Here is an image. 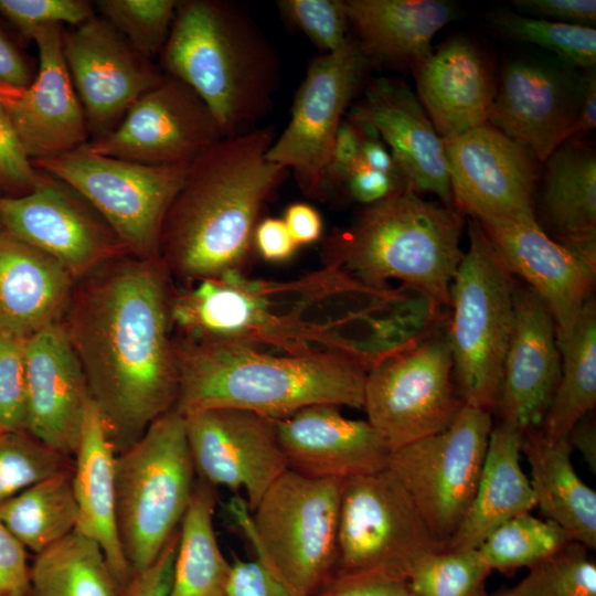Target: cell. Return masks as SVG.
<instances>
[{
	"label": "cell",
	"mask_w": 596,
	"mask_h": 596,
	"mask_svg": "<svg viewBox=\"0 0 596 596\" xmlns=\"http://www.w3.org/2000/svg\"><path fill=\"white\" fill-rule=\"evenodd\" d=\"M490 22L504 36L542 47L576 70L595 68L596 30L593 26L552 22L509 10H497Z\"/></svg>",
	"instance_id": "f35d334b"
},
{
	"label": "cell",
	"mask_w": 596,
	"mask_h": 596,
	"mask_svg": "<svg viewBox=\"0 0 596 596\" xmlns=\"http://www.w3.org/2000/svg\"><path fill=\"white\" fill-rule=\"evenodd\" d=\"M405 296L329 266L290 280L241 272L173 290L178 336L284 353L340 352L370 364L390 345L392 309Z\"/></svg>",
	"instance_id": "7a4b0ae2"
},
{
	"label": "cell",
	"mask_w": 596,
	"mask_h": 596,
	"mask_svg": "<svg viewBox=\"0 0 596 596\" xmlns=\"http://www.w3.org/2000/svg\"><path fill=\"white\" fill-rule=\"evenodd\" d=\"M32 163L76 190L130 255L160 259L162 224L189 164L149 166L97 155L83 147Z\"/></svg>",
	"instance_id": "8fae6325"
},
{
	"label": "cell",
	"mask_w": 596,
	"mask_h": 596,
	"mask_svg": "<svg viewBox=\"0 0 596 596\" xmlns=\"http://www.w3.org/2000/svg\"><path fill=\"white\" fill-rule=\"evenodd\" d=\"M478 596H504V595L501 592H499L497 594H493V595H488V594H486V592H483L482 594H480Z\"/></svg>",
	"instance_id": "6125c7cd"
},
{
	"label": "cell",
	"mask_w": 596,
	"mask_h": 596,
	"mask_svg": "<svg viewBox=\"0 0 596 596\" xmlns=\"http://www.w3.org/2000/svg\"><path fill=\"white\" fill-rule=\"evenodd\" d=\"M75 283L58 260L0 230V333L26 339L62 321Z\"/></svg>",
	"instance_id": "f1b7e54d"
},
{
	"label": "cell",
	"mask_w": 596,
	"mask_h": 596,
	"mask_svg": "<svg viewBox=\"0 0 596 596\" xmlns=\"http://www.w3.org/2000/svg\"><path fill=\"white\" fill-rule=\"evenodd\" d=\"M115 458L99 409L89 397L73 456L72 482L77 504L75 531L99 546L124 590L134 572L125 558L117 532Z\"/></svg>",
	"instance_id": "f546056e"
},
{
	"label": "cell",
	"mask_w": 596,
	"mask_h": 596,
	"mask_svg": "<svg viewBox=\"0 0 596 596\" xmlns=\"http://www.w3.org/2000/svg\"><path fill=\"white\" fill-rule=\"evenodd\" d=\"M464 215L453 205L424 200L411 190L363 206L352 223L321 245L322 266L389 288L397 279L437 306L450 305L451 284L464 253Z\"/></svg>",
	"instance_id": "8992f818"
},
{
	"label": "cell",
	"mask_w": 596,
	"mask_h": 596,
	"mask_svg": "<svg viewBox=\"0 0 596 596\" xmlns=\"http://www.w3.org/2000/svg\"><path fill=\"white\" fill-rule=\"evenodd\" d=\"M588 549L572 541L529 568L504 596H596V565Z\"/></svg>",
	"instance_id": "b9f144b4"
},
{
	"label": "cell",
	"mask_w": 596,
	"mask_h": 596,
	"mask_svg": "<svg viewBox=\"0 0 596 596\" xmlns=\"http://www.w3.org/2000/svg\"><path fill=\"white\" fill-rule=\"evenodd\" d=\"M596 127V72L595 68L582 71L577 114L571 129V138L593 130Z\"/></svg>",
	"instance_id": "91938a15"
},
{
	"label": "cell",
	"mask_w": 596,
	"mask_h": 596,
	"mask_svg": "<svg viewBox=\"0 0 596 596\" xmlns=\"http://www.w3.org/2000/svg\"><path fill=\"white\" fill-rule=\"evenodd\" d=\"M572 449L577 450L589 469L596 472V428L590 414L577 422L567 434Z\"/></svg>",
	"instance_id": "94428289"
},
{
	"label": "cell",
	"mask_w": 596,
	"mask_h": 596,
	"mask_svg": "<svg viewBox=\"0 0 596 596\" xmlns=\"http://www.w3.org/2000/svg\"><path fill=\"white\" fill-rule=\"evenodd\" d=\"M469 248L450 289L447 341L454 376L467 405L497 407L503 364L514 328V280L502 257L473 217Z\"/></svg>",
	"instance_id": "9c48e42d"
},
{
	"label": "cell",
	"mask_w": 596,
	"mask_h": 596,
	"mask_svg": "<svg viewBox=\"0 0 596 596\" xmlns=\"http://www.w3.org/2000/svg\"><path fill=\"white\" fill-rule=\"evenodd\" d=\"M492 426L490 411L465 404L446 429L390 455L387 469L441 550L470 505Z\"/></svg>",
	"instance_id": "7c38bea8"
},
{
	"label": "cell",
	"mask_w": 596,
	"mask_h": 596,
	"mask_svg": "<svg viewBox=\"0 0 596 596\" xmlns=\"http://www.w3.org/2000/svg\"><path fill=\"white\" fill-rule=\"evenodd\" d=\"M179 371L174 411L238 408L279 419L330 404L362 408L368 364L340 352L284 353L237 343L173 338Z\"/></svg>",
	"instance_id": "277c9868"
},
{
	"label": "cell",
	"mask_w": 596,
	"mask_h": 596,
	"mask_svg": "<svg viewBox=\"0 0 596 596\" xmlns=\"http://www.w3.org/2000/svg\"><path fill=\"white\" fill-rule=\"evenodd\" d=\"M541 205L555 240L596 238V152L571 138L543 162Z\"/></svg>",
	"instance_id": "d6a6232c"
},
{
	"label": "cell",
	"mask_w": 596,
	"mask_h": 596,
	"mask_svg": "<svg viewBox=\"0 0 596 596\" xmlns=\"http://www.w3.org/2000/svg\"><path fill=\"white\" fill-rule=\"evenodd\" d=\"M582 71L554 58L523 56L502 70L488 124L540 162L571 139Z\"/></svg>",
	"instance_id": "44dd1931"
},
{
	"label": "cell",
	"mask_w": 596,
	"mask_h": 596,
	"mask_svg": "<svg viewBox=\"0 0 596 596\" xmlns=\"http://www.w3.org/2000/svg\"><path fill=\"white\" fill-rule=\"evenodd\" d=\"M371 67L350 35L339 50L309 61L290 118L266 158L290 170L304 195L323 201V175L345 115L369 82Z\"/></svg>",
	"instance_id": "5bb4252c"
},
{
	"label": "cell",
	"mask_w": 596,
	"mask_h": 596,
	"mask_svg": "<svg viewBox=\"0 0 596 596\" xmlns=\"http://www.w3.org/2000/svg\"><path fill=\"white\" fill-rule=\"evenodd\" d=\"M254 246L267 262L290 259L298 245L291 237L284 220L266 217L258 222L254 232Z\"/></svg>",
	"instance_id": "9f6ffc18"
},
{
	"label": "cell",
	"mask_w": 596,
	"mask_h": 596,
	"mask_svg": "<svg viewBox=\"0 0 596 596\" xmlns=\"http://www.w3.org/2000/svg\"><path fill=\"white\" fill-rule=\"evenodd\" d=\"M178 540L179 531L151 565L132 574L123 596L169 595Z\"/></svg>",
	"instance_id": "11a10c76"
},
{
	"label": "cell",
	"mask_w": 596,
	"mask_h": 596,
	"mask_svg": "<svg viewBox=\"0 0 596 596\" xmlns=\"http://www.w3.org/2000/svg\"><path fill=\"white\" fill-rule=\"evenodd\" d=\"M478 221V220H477ZM512 275L550 310L557 339L567 334L596 283V240L562 243L538 220L478 221Z\"/></svg>",
	"instance_id": "ffe728a7"
},
{
	"label": "cell",
	"mask_w": 596,
	"mask_h": 596,
	"mask_svg": "<svg viewBox=\"0 0 596 596\" xmlns=\"http://www.w3.org/2000/svg\"><path fill=\"white\" fill-rule=\"evenodd\" d=\"M73 467L38 482L0 504V521L35 555L73 533L77 504L72 482Z\"/></svg>",
	"instance_id": "d590c367"
},
{
	"label": "cell",
	"mask_w": 596,
	"mask_h": 596,
	"mask_svg": "<svg viewBox=\"0 0 596 596\" xmlns=\"http://www.w3.org/2000/svg\"><path fill=\"white\" fill-rule=\"evenodd\" d=\"M273 125L219 140L188 167L162 224L159 258L188 286L241 272L266 201L288 170L266 158Z\"/></svg>",
	"instance_id": "3957f363"
},
{
	"label": "cell",
	"mask_w": 596,
	"mask_h": 596,
	"mask_svg": "<svg viewBox=\"0 0 596 596\" xmlns=\"http://www.w3.org/2000/svg\"><path fill=\"white\" fill-rule=\"evenodd\" d=\"M464 405L446 334L409 340L368 370L362 408L391 453L446 429Z\"/></svg>",
	"instance_id": "30bf717a"
},
{
	"label": "cell",
	"mask_w": 596,
	"mask_h": 596,
	"mask_svg": "<svg viewBox=\"0 0 596 596\" xmlns=\"http://www.w3.org/2000/svg\"><path fill=\"white\" fill-rule=\"evenodd\" d=\"M283 220L298 246L312 244L322 236V216L309 203L296 202L288 205Z\"/></svg>",
	"instance_id": "680465c9"
},
{
	"label": "cell",
	"mask_w": 596,
	"mask_h": 596,
	"mask_svg": "<svg viewBox=\"0 0 596 596\" xmlns=\"http://www.w3.org/2000/svg\"><path fill=\"white\" fill-rule=\"evenodd\" d=\"M231 564L226 596H296L257 558Z\"/></svg>",
	"instance_id": "816d5d0a"
},
{
	"label": "cell",
	"mask_w": 596,
	"mask_h": 596,
	"mask_svg": "<svg viewBox=\"0 0 596 596\" xmlns=\"http://www.w3.org/2000/svg\"><path fill=\"white\" fill-rule=\"evenodd\" d=\"M25 339L0 333V433L26 430Z\"/></svg>",
	"instance_id": "f6af8a7d"
},
{
	"label": "cell",
	"mask_w": 596,
	"mask_h": 596,
	"mask_svg": "<svg viewBox=\"0 0 596 596\" xmlns=\"http://www.w3.org/2000/svg\"><path fill=\"white\" fill-rule=\"evenodd\" d=\"M29 596H123L99 546L76 531L35 555Z\"/></svg>",
	"instance_id": "8d00e7d4"
},
{
	"label": "cell",
	"mask_w": 596,
	"mask_h": 596,
	"mask_svg": "<svg viewBox=\"0 0 596 596\" xmlns=\"http://www.w3.org/2000/svg\"><path fill=\"white\" fill-rule=\"evenodd\" d=\"M453 206L482 220H536L538 159L490 124L444 139Z\"/></svg>",
	"instance_id": "9a60e30c"
},
{
	"label": "cell",
	"mask_w": 596,
	"mask_h": 596,
	"mask_svg": "<svg viewBox=\"0 0 596 596\" xmlns=\"http://www.w3.org/2000/svg\"><path fill=\"white\" fill-rule=\"evenodd\" d=\"M567 436L552 439L540 429L523 434L522 453L530 485L545 519L563 528L573 541L596 547V492L576 472Z\"/></svg>",
	"instance_id": "1f68e13d"
},
{
	"label": "cell",
	"mask_w": 596,
	"mask_h": 596,
	"mask_svg": "<svg viewBox=\"0 0 596 596\" xmlns=\"http://www.w3.org/2000/svg\"><path fill=\"white\" fill-rule=\"evenodd\" d=\"M171 292L160 259L124 255L76 280L61 321L116 455L174 408Z\"/></svg>",
	"instance_id": "6da1fadb"
},
{
	"label": "cell",
	"mask_w": 596,
	"mask_h": 596,
	"mask_svg": "<svg viewBox=\"0 0 596 596\" xmlns=\"http://www.w3.org/2000/svg\"><path fill=\"white\" fill-rule=\"evenodd\" d=\"M572 541L555 522L523 512L494 529L477 550L491 572H509L530 568Z\"/></svg>",
	"instance_id": "74e56055"
},
{
	"label": "cell",
	"mask_w": 596,
	"mask_h": 596,
	"mask_svg": "<svg viewBox=\"0 0 596 596\" xmlns=\"http://www.w3.org/2000/svg\"><path fill=\"white\" fill-rule=\"evenodd\" d=\"M195 482L184 416L174 409L116 455L117 532L134 573L151 565L179 531Z\"/></svg>",
	"instance_id": "ba28073f"
},
{
	"label": "cell",
	"mask_w": 596,
	"mask_h": 596,
	"mask_svg": "<svg viewBox=\"0 0 596 596\" xmlns=\"http://www.w3.org/2000/svg\"><path fill=\"white\" fill-rule=\"evenodd\" d=\"M440 550L387 468L343 480L338 572H374L406 579L421 558Z\"/></svg>",
	"instance_id": "4fadbf2b"
},
{
	"label": "cell",
	"mask_w": 596,
	"mask_h": 596,
	"mask_svg": "<svg viewBox=\"0 0 596 596\" xmlns=\"http://www.w3.org/2000/svg\"><path fill=\"white\" fill-rule=\"evenodd\" d=\"M412 73L415 94L443 140L488 123L497 84L485 54L469 39H448Z\"/></svg>",
	"instance_id": "4316f807"
},
{
	"label": "cell",
	"mask_w": 596,
	"mask_h": 596,
	"mask_svg": "<svg viewBox=\"0 0 596 596\" xmlns=\"http://www.w3.org/2000/svg\"><path fill=\"white\" fill-rule=\"evenodd\" d=\"M490 573L477 549L440 550L421 558L406 582L414 596H478Z\"/></svg>",
	"instance_id": "ab89813d"
},
{
	"label": "cell",
	"mask_w": 596,
	"mask_h": 596,
	"mask_svg": "<svg viewBox=\"0 0 596 596\" xmlns=\"http://www.w3.org/2000/svg\"><path fill=\"white\" fill-rule=\"evenodd\" d=\"M216 502V488L199 479L179 528L168 596H226L232 564L214 531Z\"/></svg>",
	"instance_id": "836d02e7"
},
{
	"label": "cell",
	"mask_w": 596,
	"mask_h": 596,
	"mask_svg": "<svg viewBox=\"0 0 596 596\" xmlns=\"http://www.w3.org/2000/svg\"><path fill=\"white\" fill-rule=\"evenodd\" d=\"M345 117L377 132L411 191L435 194L453 205L444 140L406 82L384 76L369 79Z\"/></svg>",
	"instance_id": "603a6c76"
},
{
	"label": "cell",
	"mask_w": 596,
	"mask_h": 596,
	"mask_svg": "<svg viewBox=\"0 0 596 596\" xmlns=\"http://www.w3.org/2000/svg\"><path fill=\"white\" fill-rule=\"evenodd\" d=\"M351 36L371 70L412 72L458 15L448 0H345Z\"/></svg>",
	"instance_id": "83f0119b"
},
{
	"label": "cell",
	"mask_w": 596,
	"mask_h": 596,
	"mask_svg": "<svg viewBox=\"0 0 596 596\" xmlns=\"http://www.w3.org/2000/svg\"><path fill=\"white\" fill-rule=\"evenodd\" d=\"M522 444L523 433L517 427L501 419L493 424L472 500L444 550L477 549L500 524L535 507L521 468Z\"/></svg>",
	"instance_id": "4dcf8cb0"
},
{
	"label": "cell",
	"mask_w": 596,
	"mask_h": 596,
	"mask_svg": "<svg viewBox=\"0 0 596 596\" xmlns=\"http://www.w3.org/2000/svg\"><path fill=\"white\" fill-rule=\"evenodd\" d=\"M33 78L25 57L0 29V95L23 89Z\"/></svg>",
	"instance_id": "6f0895ef"
},
{
	"label": "cell",
	"mask_w": 596,
	"mask_h": 596,
	"mask_svg": "<svg viewBox=\"0 0 596 596\" xmlns=\"http://www.w3.org/2000/svg\"><path fill=\"white\" fill-rule=\"evenodd\" d=\"M1 228H2V227H1V224H0V230H1Z\"/></svg>",
	"instance_id": "be15d7a7"
},
{
	"label": "cell",
	"mask_w": 596,
	"mask_h": 596,
	"mask_svg": "<svg viewBox=\"0 0 596 596\" xmlns=\"http://www.w3.org/2000/svg\"><path fill=\"white\" fill-rule=\"evenodd\" d=\"M184 416L185 434L200 480L246 492L253 511L288 469L275 419L238 408H206Z\"/></svg>",
	"instance_id": "d6986e66"
},
{
	"label": "cell",
	"mask_w": 596,
	"mask_h": 596,
	"mask_svg": "<svg viewBox=\"0 0 596 596\" xmlns=\"http://www.w3.org/2000/svg\"><path fill=\"white\" fill-rule=\"evenodd\" d=\"M43 173L42 182L25 195L0 194L2 230L58 260L75 280L129 254L111 227L76 190Z\"/></svg>",
	"instance_id": "2e32d148"
},
{
	"label": "cell",
	"mask_w": 596,
	"mask_h": 596,
	"mask_svg": "<svg viewBox=\"0 0 596 596\" xmlns=\"http://www.w3.org/2000/svg\"><path fill=\"white\" fill-rule=\"evenodd\" d=\"M44 173L35 168L26 155L13 126L0 108V191L4 196L18 198L32 192Z\"/></svg>",
	"instance_id": "7dc6e473"
},
{
	"label": "cell",
	"mask_w": 596,
	"mask_h": 596,
	"mask_svg": "<svg viewBox=\"0 0 596 596\" xmlns=\"http://www.w3.org/2000/svg\"><path fill=\"white\" fill-rule=\"evenodd\" d=\"M159 67L198 94L224 138L260 126L280 84L275 47L235 1L179 0Z\"/></svg>",
	"instance_id": "5b68a950"
},
{
	"label": "cell",
	"mask_w": 596,
	"mask_h": 596,
	"mask_svg": "<svg viewBox=\"0 0 596 596\" xmlns=\"http://www.w3.org/2000/svg\"><path fill=\"white\" fill-rule=\"evenodd\" d=\"M24 353L26 432L73 458L91 395L62 322L26 338Z\"/></svg>",
	"instance_id": "484cf974"
},
{
	"label": "cell",
	"mask_w": 596,
	"mask_h": 596,
	"mask_svg": "<svg viewBox=\"0 0 596 596\" xmlns=\"http://www.w3.org/2000/svg\"><path fill=\"white\" fill-rule=\"evenodd\" d=\"M72 467V457L26 430L0 433V504Z\"/></svg>",
	"instance_id": "60d3db41"
},
{
	"label": "cell",
	"mask_w": 596,
	"mask_h": 596,
	"mask_svg": "<svg viewBox=\"0 0 596 596\" xmlns=\"http://www.w3.org/2000/svg\"><path fill=\"white\" fill-rule=\"evenodd\" d=\"M26 550L0 521V596H29Z\"/></svg>",
	"instance_id": "db71d44e"
},
{
	"label": "cell",
	"mask_w": 596,
	"mask_h": 596,
	"mask_svg": "<svg viewBox=\"0 0 596 596\" xmlns=\"http://www.w3.org/2000/svg\"><path fill=\"white\" fill-rule=\"evenodd\" d=\"M362 134L359 126L344 118L337 132L323 175V201L344 185L347 178L359 161Z\"/></svg>",
	"instance_id": "681fc988"
},
{
	"label": "cell",
	"mask_w": 596,
	"mask_h": 596,
	"mask_svg": "<svg viewBox=\"0 0 596 596\" xmlns=\"http://www.w3.org/2000/svg\"><path fill=\"white\" fill-rule=\"evenodd\" d=\"M342 482L287 469L253 511L237 494L230 500L256 558L296 596H313L338 572Z\"/></svg>",
	"instance_id": "52a82bcc"
},
{
	"label": "cell",
	"mask_w": 596,
	"mask_h": 596,
	"mask_svg": "<svg viewBox=\"0 0 596 596\" xmlns=\"http://www.w3.org/2000/svg\"><path fill=\"white\" fill-rule=\"evenodd\" d=\"M62 53L83 107L91 139L113 130L164 74L138 53L106 20L95 14L63 29Z\"/></svg>",
	"instance_id": "ac0fdd59"
},
{
	"label": "cell",
	"mask_w": 596,
	"mask_h": 596,
	"mask_svg": "<svg viewBox=\"0 0 596 596\" xmlns=\"http://www.w3.org/2000/svg\"><path fill=\"white\" fill-rule=\"evenodd\" d=\"M64 25L52 24L32 35L39 70L32 83L0 95V108L32 161L73 151L89 141V130L62 53Z\"/></svg>",
	"instance_id": "7402d4cb"
},
{
	"label": "cell",
	"mask_w": 596,
	"mask_h": 596,
	"mask_svg": "<svg viewBox=\"0 0 596 596\" xmlns=\"http://www.w3.org/2000/svg\"><path fill=\"white\" fill-rule=\"evenodd\" d=\"M519 13L552 22L592 26L596 22L595 0H513Z\"/></svg>",
	"instance_id": "f5cc1de1"
},
{
	"label": "cell",
	"mask_w": 596,
	"mask_h": 596,
	"mask_svg": "<svg viewBox=\"0 0 596 596\" xmlns=\"http://www.w3.org/2000/svg\"><path fill=\"white\" fill-rule=\"evenodd\" d=\"M514 328L496 409L521 433L541 428L561 373L554 319L529 287H514Z\"/></svg>",
	"instance_id": "cb8c5ba5"
},
{
	"label": "cell",
	"mask_w": 596,
	"mask_h": 596,
	"mask_svg": "<svg viewBox=\"0 0 596 596\" xmlns=\"http://www.w3.org/2000/svg\"><path fill=\"white\" fill-rule=\"evenodd\" d=\"M288 469L318 479L345 480L387 468L391 450L365 419L317 404L275 419Z\"/></svg>",
	"instance_id": "d4e9b609"
},
{
	"label": "cell",
	"mask_w": 596,
	"mask_h": 596,
	"mask_svg": "<svg viewBox=\"0 0 596 596\" xmlns=\"http://www.w3.org/2000/svg\"><path fill=\"white\" fill-rule=\"evenodd\" d=\"M313 596H414L405 578L382 573L337 572Z\"/></svg>",
	"instance_id": "c3c4849f"
},
{
	"label": "cell",
	"mask_w": 596,
	"mask_h": 596,
	"mask_svg": "<svg viewBox=\"0 0 596 596\" xmlns=\"http://www.w3.org/2000/svg\"><path fill=\"white\" fill-rule=\"evenodd\" d=\"M212 111L183 82L164 75L106 135L84 149L149 166L190 164L223 139Z\"/></svg>",
	"instance_id": "e0dca14e"
},
{
	"label": "cell",
	"mask_w": 596,
	"mask_h": 596,
	"mask_svg": "<svg viewBox=\"0 0 596 596\" xmlns=\"http://www.w3.org/2000/svg\"><path fill=\"white\" fill-rule=\"evenodd\" d=\"M561 373L540 428L547 438L567 436L596 405V302L587 299L567 334L557 339Z\"/></svg>",
	"instance_id": "e575fe53"
},
{
	"label": "cell",
	"mask_w": 596,
	"mask_h": 596,
	"mask_svg": "<svg viewBox=\"0 0 596 596\" xmlns=\"http://www.w3.org/2000/svg\"><path fill=\"white\" fill-rule=\"evenodd\" d=\"M179 0H97L95 11L141 55L159 57Z\"/></svg>",
	"instance_id": "7bdbcfd3"
},
{
	"label": "cell",
	"mask_w": 596,
	"mask_h": 596,
	"mask_svg": "<svg viewBox=\"0 0 596 596\" xmlns=\"http://www.w3.org/2000/svg\"><path fill=\"white\" fill-rule=\"evenodd\" d=\"M283 18L318 47L320 54L342 47L350 39L345 0H280Z\"/></svg>",
	"instance_id": "ee69618b"
},
{
	"label": "cell",
	"mask_w": 596,
	"mask_h": 596,
	"mask_svg": "<svg viewBox=\"0 0 596 596\" xmlns=\"http://www.w3.org/2000/svg\"><path fill=\"white\" fill-rule=\"evenodd\" d=\"M95 12L86 0H0V15L29 40L47 25H79Z\"/></svg>",
	"instance_id": "bcb514c9"
},
{
	"label": "cell",
	"mask_w": 596,
	"mask_h": 596,
	"mask_svg": "<svg viewBox=\"0 0 596 596\" xmlns=\"http://www.w3.org/2000/svg\"><path fill=\"white\" fill-rule=\"evenodd\" d=\"M342 189L345 190L352 201L363 206L383 201L404 190H409L402 175L373 169L360 160L350 172Z\"/></svg>",
	"instance_id": "f907efd6"
}]
</instances>
